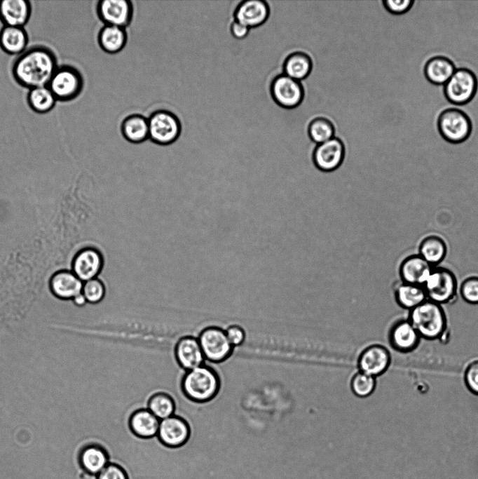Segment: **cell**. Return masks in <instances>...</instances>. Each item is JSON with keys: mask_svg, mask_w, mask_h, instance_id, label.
Here are the masks:
<instances>
[{"mask_svg": "<svg viewBox=\"0 0 478 479\" xmlns=\"http://www.w3.org/2000/svg\"><path fill=\"white\" fill-rule=\"evenodd\" d=\"M439 135L451 144H460L470 136L472 125L468 115L459 108L449 107L437 118Z\"/></svg>", "mask_w": 478, "mask_h": 479, "instance_id": "5", "label": "cell"}, {"mask_svg": "<svg viewBox=\"0 0 478 479\" xmlns=\"http://www.w3.org/2000/svg\"><path fill=\"white\" fill-rule=\"evenodd\" d=\"M344 146L338 138L319 144L315 148L313 155L315 167L322 172H332L336 170L344 158Z\"/></svg>", "mask_w": 478, "mask_h": 479, "instance_id": "15", "label": "cell"}, {"mask_svg": "<svg viewBox=\"0 0 478 479\" xmlns=\"http://www.w3.org/2000/svg\"><path fill=\"white\" fill-rule=\"evenodd\" d=\"M32 6L27 0H1L0 21L3 26L24 27L29 21Z\"/></svg>", "mask_w": 478, "mask_h": 479, "instance_id": "19", "label": "cell"}, {"mask_svg": "<svg viewBox=\"0 0 478 479\" xmlns=\"http://www.w3.org/2000/svg\"><path fill=\"white\" fill-rule=\"evenodd\" d=\"M146 408L161 421L175 414L176 403L170 394L158 391L150 396Z\"/></svg>", "mask_w": 478, "mask_h": 479, "instance_id": "31", "label": "cell"}, {"mask_svg": "<svg viewBox=\"0 0 478 479\" xmlns=\"http://www.w3.org/2000/svg\"><path fill=\"white\" fill-rule=\"evenodd\" d=\"M312 62L310 57L300 51L293 52L285 60L284 74L301 81L310 74Z\"/></svg>", "mask_w": 478, "mask_h": 479, "instance_id": "30", "label": "cell"}, {"mask_svg": "<svg viewBox=\"0 0 478 479\" xmlns=\"http://www.w3.org/2000/svg\"><path fill=\"white\" fill-rule=\"evenodd\" d=\"M269 15V8L265 0H240L233 11L235 20L250 29L264 24Z\"/></svg>", "mask_w": 478, "mask_h": 479, "instance_id": "18", "label": "cell"}, {"mask_svg": "<svg viewBox=\"0 0 478 479\" xmlns=\"http://www.w3.org/2000/svg\"><path fill=\"white\" fill-rule=\"evenodd\" d=\"M391 361L390 352L385 346L374 344L360 354L358 365L361 372L376 377L387 371Z\"/></svg>", "mask_w": 478, "mask_h": 479, "instance_id": "17", "label": "cell"}, {"mask_svg": "<svg viewBox=\"0 0 478 479\" xmlns=\"http://www.w3.org/2000/svg\"><path fill=\"white\" fill-rule=\"evenodd\" d=\"M198 342L206 360L220 363L232 354L233 346L229 342L224 329L209 326L199 333Z\"/></svg>", "mask_w": 478, "mask_h": 479, "instance_id": "9", "label": "cell"}, {"mask_svg": "<svg viewBox=\"0 0 478 479\" xmlns=\"http://www.w3.org/2000/svg\"><path fill=\"white\" fill-rule=\"evenodd\" d=\"M134 8L128 0H101L96 6V13L104 25L125 28L132 21Z\"/></svg>", "mask_w": 478, "mask_h": 479, "instance_id": "10", "label": "cell"}, {"mask_svg": "<svg viewBox=\"0 0 478 479\" xmlns=\"http://www.w3.org/2000/svg\"><path fill=\"white\" fill-rule=\"evenodd\" d=\"M58 66L55 53L47 46L36 44L17 56L11 70L15 83L29 90L46 86Z\"/></svg>", "mask_w": 478, "mask_h": 479, "instance_id": "1", "label": "cell"}, {"mask_svg": "<svg viewBox=\"0 0 478 479\" xmlns=\"http://www.w3.org/2000/svg\"><path fill=\"white\" fill-rule=\"evenodd\" d=\"M121 131L128 142H143L149 137L148 118L139 114H130L123 120Z\"/></svg>", "mask_w": 478, "mask_h": 479, "instance_id": "27", "label": "cell"}, {"mask_svg": "<svg viewBox=\"0 0 478 479\" xmlns=\"http://www.w3.org/2000/svg\"><path fill=\"white\" fill-rule=\"evenodd\" d=\"M478 81L474 72L468 68H456L444 86L446 100L454 105L461 106L470 102L476 94Z\"/></svg>", "mask_w": 478, "mask_h": 479, "instance_id": "7", "label": "cell"}, {"mask_svg": "<svg viewBox=\"0 0 478 479\" xmlns=\"http://www.w3.org/2000/svg\"><path fill=\"white\" fill-rule=\"evenodd\" d=\"M458 292L461 299L469 305H478V276H470L464 280L456 277Z\"/></svg>", "mask_w": 478, "mask_h": 479, "instance_id": "34", "label": "cell"}, {"mask_svg": "<svg viewBox=\"0 0 478 479\" xmlns=\"http://www.w3.org/2000/svg\"><path fill=\"white\" fill-rule=\"evenodd\" d=\"M160 420L146 407L139 408L129 417L128 426L138 438L149 439L157 436Z\"/></svg>", "mask_w": 478, "mask_h": 479, "instance_id": "23", "label": "cell"}, {"mask_svg": "<svg viewBox=\"0 0 478 479\" xmlns=\"http://www.w3.org/2000/svg\"><path fill=\"white\" fill-rule=\"evenodd\" d=\"M421 337L408 318L395 321L388 332L390 346L396 351L407 353L414 351L420 344Z\"/></svg>", "mask_w": 478, "mask_h": 479, "instance_id": "14", "label": "cell"}, {"mask_svg": "<svg viewBox=\"0 0 478 479\" xmlns=\"http://www.w3.org/2000/svg\"><path fill=\"white\" fill-rule=\"evenodd\" d=\"M174 356L185 372L201 366L206 361L198 337L190 335L178 339L174 348Z\"/></svg>", "mask_w": 478, "mask_h": 479, "instance_id": "16", "label": "cell"}, {"mask_svg": "<svg viewBox=\"0 0 478 479\" xmlns=\"http://www.w3.org/2000/svg\"><path fill=\"white\" fill-rule=\"evenodd\" d=\"M428 299L442 306L452 304L458 297V282L449 269L434 267L424 285Z\"/></svg>", "mask_w": 478, "mask_h": 479, "instance_id": "6", "label": "cell"}, {"mask_svg": "<svg viewBox=\"0 0 478 479\" xmlns=\"http://www.w3.org/2000/svg\"><path fill=\"white\" fill-rule=\"evenodd\" d=\"M408 312L407 318L421 339L436 340L447 332V317L444 306L428 299Z\"/></svg>", "mask_w": 478, "mask_h": 479, "instance_id": "2", "label": "cell"}, {"mask_svg": "<svg viewBox=\"0 0 478 479\" xmlns=\"http://www.w3.org/2000/svg\"><path fill=\"white\" fill-rule=\"evenodd\" d=\"M104 265V257L95 246L80 250L71 262V271L83 282L97 278Z\"/></svg>", "mask_w": 478, "mask_h": 479, "instance_id": "11", "label": "cell"}, {"mask_svg": "<svg viewBox=\"0 0 478 479\" xmlns=\"http://www.w3.org/2000/svg\"><path fill=\"white\" fill-rule=\"evenodd\" d=\"M47 86L57 102H69L81 94L84 88V78L76 67L62 64L57 67Z\"/></svg>", "mask_w": 478, "mask_h": 479, "instance_id": "4", "label": "cell"}, {"mask_svg": "<svg viewBox=\"0 0 478 479\" xmlns=\"http://www.w3.org/2000/svg\"><path fill=\"white\" fill-rule=\"evenodd\" d=\"M81 460L84 468L93 474H99L109 464L106 452L95 446L85 449L81 454Z\"/></svg>", "mask_w": 478, "mask_h": 479, "instance_id": "32", "label": "cell"}, {"mask_svg": "<svg viewBox=\"0 0 478 479\" xmlns=\"http://www.w3.org/2000/svg\"><path fill=\"white\" fill-rule=\"evenodd\" d=\"M446 245L444 240L436 235L423 238L419 245L418 255L432 267H437L444 259Z\"/></svg>", "mask_w": 478, "mask_h": 479, "instance_id": "29", "label": "cell"}, {"mask_svg": "<svg viewBox=\"0 0 478 479\" xmlns=\"http://www.w3.org/2000/svg\"><path fill=\"white\" fill-rule=\"evenodd\" d=\"M414 2V0H383V5L390 14L397 15L409 11Z\"/></svg>", "mask_w": 478, "mask_h": 479, "instance_id": "38", "label": "cell"}, {"mask_svg": "<svg viewBox=\"0 0 478 479\" xmlns=\"http://www.w3.org/2000/svg\"><path fill=\"white\" fill-rule=\"evenodd\" d=\"M149 138L159 145H168L176 141L182 131L179 119L173 112L158 109L148 118Z\"/></svg>", "mask_w": 478, "mask_h": 479, "instance_id": "8", "label": "cell"}, {"mask_svg": "<svg viewBox=\"0 0 478 479\" xmlns=\"http://www.w3.org/2000/svg\"><path fill=\"white\" fill-rule=\"evenodd\" d=\"M98 479H128L124 469L114 464H108L99 474Z\"/></svg>", "mask_w": 478, "mask_h": 479, "instance_id": "39", "label": "cell"}, {"mask_svg": "<svg viewBox=\"0 0 478 479\" xmlns=\"http://www.w3.org/2000/svg\"><path fill=\"white\" fill-rule=\"evenodd\" d=\"M72 300L74 303L78 306H82L87 302V300L82 292L75 296Z\"/></svg>", "mask_w": 478, "mask_h": 479, "instance_id": "42", "label": "cell"}, {"mask_svg": "<svg viewBox=\"0 0 478 479\" xmlns=\"http://www.w3.org/2000/svg\"><path fill=\"white\" fill-rule=\"evenodd\" d=\"M82 293L87 302L96 304L101 302L105 296L106 288L98 277L83 282Z\"/></svg>", "mask_w": 478, "mask_h": 479, "instance_id": "36", "label": "cell"}, {"mask_svg": "<svg viewBox=\"0 0 478 479\" xmlns=\"http://www.w3.org/2000/svg\"><path fill=\"white\" fill-rule=\"evenodd\" d=\"M376 385V377L362 372L356 374L351 381V388L353 393L360 397H367L371 395Z\"/></svg>", "mask_w": 478, "mask_h": 479, "instance_id": "35", "label": "cell"}, {"mask_svg": "<svg viewBox=\"0 0 478 479\" xmlns=\"http://www.w3.org/2000/svg\"><path fill=\"white\" fill-rule=\"evenodd\" d=\"M127 39L125 29L114 25H104L97 34L99 46L109 54H115L122 50Z\"/></svg>", "mask_w": 478, "mask_h": 479, "instance_id": "26", "label": "cell"}, {"mask_svg": "<svg viewBox=\"0 0 478 479\" xmlns=\"http://www.w3.org/2000/svg\"><path fill=\"white\" fill-rule=\"evenodd\" d=\"M433 267L418 254L411 255L400 264V278L404 283L423 285Z\"/></svg>", "mask_w": 478, "mask_h": 479, "instance_id": "21", "label": "cell"}, {"mask_svg": "<svg viewBox=\"0 0 478 479\" xmlns=\"http://www.w3.org/2000/svg\"><path fill=\"white\" fill-rule=\"evenodd\" d=\"M180 386L186 398L197 403H203L212 400L217 396L221 381L217 371L205 363L185 372Z\"/></svg>", "mask_w": 478, "mask_h": 479, "instance_id": "3", "label": "cell"}, {"mask_svg": "<svg viewBox=\"0 0 478 479\" xmlns=\"http://www.w3.org/2000/svg\"><path fill=\"white\" fill-rule=\"evenodd\" d=\"M191 435L189 423L182 417L174 414L160 421L157 437L162 444L169 447L184 445Z\"/></svg>", "mask_w": 478, "mask_h": 479, "instance_id": "13", "label": "cell"}, {"mask_svg": "<svg viewBox=\"0 0 478 479\" xmlns=\"http://www.w3.org/2000/svg\"><path fill=\"white\" fill-rule=\"evenodd\" d=\"M250 28L246 25L233 20L229 25V32L233 38L237 40L245 39L250 32Z\"/></svg>", "mask_w": 478, "mask_h": 479, "instance_id": "41", "label": "cell"}, {"mask_svg": "<svg viewBox=\"0 0 478 479\" xmlns=\"http://www.w3.org/2000/svg\"><path fill=\"white\" fill-rule=\"evenodd\" d=\"M29 35L25 27L3 26L0 29V48L9 55L18 56L28 48Z\"/></svg>", "mask_w": 478, "mask_h": 479, "instance_id": "24", "label": "cell"}, {"mask_svg": "<svg viewBox=\"0 0 478 479\" xmlns=\"http://www.w3.org/2000/svg\"><path fill=\"white\" fill-rule=\"evenodd\" d=\"M463 381L467 390L478 396V360L471 361L463 372Z\"/></svg>", "mask_w": 478, "mask_h": 479, "instance_id": "37", "label": "cell"}, {"mask_svg": "<svg viewBox=\"0 0 478 479\" xmlns=\"http://www.w3.org/2000/svg\"><path fill=\"white\" fill-rule=\"evenodd\" d=\"M83 282L71 270L55 273L49 281L50 291L55 297L64 299H73L82 292Z\"/></svg>", "mask_w": 478, "mask_h": 479, "instance_id": "20", "label": "cell"}, {"mask_svg": "<svg viewBox=\"0 0 478 479\" xmlns=\"http://www.w3.org/2000/svg\"><path fill=\"white\" fill-rule=\"evenodd\" d=\"M271 90L277 104L287 109L298 106L303 96V89L301 82L284 74L278 75L273 79Z\"/></svg>", "mask_w": 478, "mask_h": 479, "instance_id": "12", "label": "cell"}, {"mask_svg": "<svg viewBox=\"0 0 478 479\" xmlns=\"http://www.w3.org/2000/svg\"><path fill=\"white\" fill-rule=\"evenodd\" d=\"M393 298L395 304L408 311L428 299L423 285L411 284L398 281L393 288Z\"/></svg>", "mask_w": 478, "mask_h": 479, "instance_id": "22", "label": "cell"}, {"mask_svg": "<svg viewBox=\"0 0 478 479\" xmlns=\"http://www.w3.org/2000/svg\"><path fill=\"white\" fill-rule=\"evenodd\" d=\"M456 69L455 64L449 58L436 55L426 62L424 66V74L430 83L444 86Z\"/></svg>", "mask_w": 478, "mask_h": 479, "instance_id": "25", "label": "cell"}, {"mask_svg": "<svg viewBox=\"0 0 478 479\" xmlns=\"http://www.w3.org/2000/svg\"><path fill=\"white\" fill-rule=\"evenodd\" d=\"M26 101L30 109L39 114L51 112L57 102L47 86L28 90Z\"/></svg>", "mask_w": 478, "mask_h": 479, "instance_id": "28", "label": "cell"}, {"mask_svg": "<svg viewBox=\"0 0 478 479\" xmlns=\"http://www.w3.org/2000/svg\"><path fill=\"white\" fill-rule=\"evenodd\" d=\"M224 331L229 342L233 347L242 344L245 339V332L239 325H230Z\"/></svg>", "mask_w": 478, "mask_h": 479, "instance_id": "40", "label": "cell"}, {"mask_svg": "<svg viewBox=\"0 0 478 479\" xmlns=\"http://www.w3.org/2000/svg\"><path fill=\"white\" fill-rule=\"evenodd\" d=\"M334 126L327 119L317 117L312 120L308 126V135L317 144L327 142L334 137Z\"/></svg>", "mask_w": 478, "mask_h": 479, "instance_id": "33", "label": "cell"}]
</instances>
